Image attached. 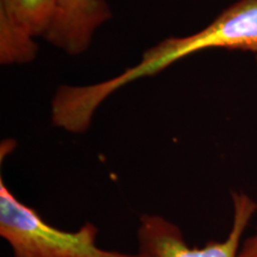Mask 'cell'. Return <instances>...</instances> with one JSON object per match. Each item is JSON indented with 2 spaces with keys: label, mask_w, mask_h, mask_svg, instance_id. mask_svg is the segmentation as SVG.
<instances>
[{
  "label": "cell",
  "mask_w": 257,
  "mask_h": 257,
  "mask_svg": "<svg viewBox=\"0 0 257 257\" xmlns=\"http://www.w3.org/2000/svg\"><path fill=\"white\" fill-rule=\"evenodd\" d=\"M250 50L257 53V0H239L202 30L185 37H169L148 49L142 60L124 73L89 85V99L101 105L127 83L152 76L192 54L207 49Z\"/></svg>",
  "instance_id": "1"
},
{
  "label": "cell",
  "mask_w": 257,
  "mask_h": 257,
  "mask_svg": "<svg viewBox=\"0 0 257 257\" xmlns=\"http://www.w3.org/2000/svg\"><path fill=\"white\" fill-rule=\"evenodd\" d=\"M0 234L11 246L14 257H147L99 248L98 229L92 223L76 231L48 224L35 208L23 204L0 182Z\"/></svg>",
  "instance_id": "2"
},
{
  "label": "cell",
  "mask_w": 257,
  "mask_h": 257,
  "mask_svg": "<svg viewBox=\"0 0 257 257\" xmlns=\"http://www.w3.org/2000/svg\"><path fill=\"white\" fill-rule=\"evenodd\" d=\"M232 226L223 242L202 248L189 246L181 230L161 216H143L137 230L140 252L147 257H238L242 236L257 211L256 201L242 192H232Z\"/></svg>",
  "instance_id": "3"
},
{
  "label": "cell",
  "mask_w": 257,
  "mask_h": 257,
  "mask_svg": "<svg viewBox=\"0 0 257 257\" xmlns=\"http://www.w3.org/2000/svg\"><path fill=\"white\" fill-rule=\"evenodd\" d=\"M56 0H0V62L28 63L37 54V37H43Z\"/></svg>",
  "instance_id": "4"
},
{
  "label": "cell",
  "mask_w": 257,
  "mask_h": 257,
  "mask_svg": "<svg viewBox=\"0 0 257 257\" xmlns=\"http://www.w3.org/2000/svg\"><path fill=\"white\" fill-rule=\"evenodd\" d=\"M111 18L104 0H56L43 38L69 55L88 49L96 29Z\"/></svg>",
  "instance_id": "5"
},
{
  "label": "cell",
  "mask_w": 257,
  "mask_h": 257,
  "mask_svg": "<svg viewBox=\"0 0 257 257\" xmlns=\"http://www.w3.org/2000/svg\"><path fill=\"white\" fill-rule=\"evenodd\" d=\"M238 257H257V231L253 236L244 240L239 249Z\"/></svg>",
  "instance_id": "6"
}]
</instances>
